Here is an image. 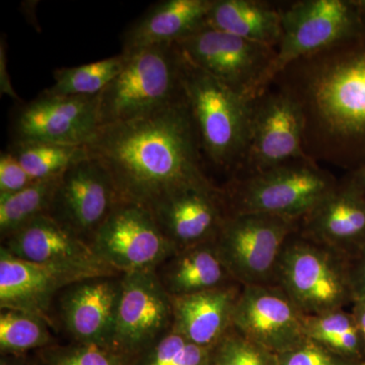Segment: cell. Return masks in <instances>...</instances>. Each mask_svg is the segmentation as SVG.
Listing matches in <instances>:
<instances>
[{
	"label": "cell",
	"instance_id": "f546056e",
	"mask_svg": "<svg viewBox=\"0 0 365 365\" xmlns=\"http://www.w3.org/2000/svg\"><path fill=\"white\" fill-rule=\"evenodd\" d=\"M210 348L190 343L170 331L129 360V365H210Z\"/></svg>",
	"mask_w": 365,
	"mask_h": 365
},
{
	"label": "cell",
	"instance_id": "8992f818",
	"mask_svg": "<svg viewBox=\"0 0 365 365\" xmlns=\"http://www.w3.org/2000/svg\"><path fill=\"white\" fill-rule=\"evenodd\" d=\"M275 284L304 316L353 304L349 259L307 239L299 230L285 244Z\"/></svg>",
	"mask_w": 365,
	"mask_h": 365
},
{
	"label": "cell",
	"instance_id": "484cf974",
	"mask_svg": "<svg viewBox=\"0 0 365 365\" xmlns=\"http://www.w3.org/2000/svg\"><path fill=\"white\" fill-rule=\"evenodd\" d=\"M7 150L19 160L34 181L58 178L72 165L88 157L86 145L36 141H13Z\"/></svg>",
	"mask_w": 365,
	"mask_h": 365
},
{
	"label": "cell",
	"instance_id": "30bf717a",
	"mask_svg": "<svg viewBox=\"0 0 365 365\" xmlns=\"http://www.w3.org/2000/svg\"><path fill=\"white\" fill-rule=\"evenodd\" d=\"M91 248L119 274L155 271L176 253L150 209L120 201L96 232Z\"/></svg>",
	"mask_w": 365,
	"mask_h": 365
},
{
	"label": "cell",
	"instance_id": "6da1fadb",
	"mask_svg": "<svg viewBox=\"0 0 365 365\" xmlns=\"http://www.w3.org/2000/svg\"><path fill=\"white\" fill-rule=\"evenodd\" d=\"M272 83L299 105L307 157L350 173L365 165V33L297 60Z\"/></svg>",
	"mask_w": 365,
	"mask_h": 365
},
{
	"label": "cell",
	"instance_id": "ffe728a7",
	"mask_svg": "<svg viewBox=\"0 0 365 365\" xmlns=\"http://www.w3.org/2000/svg\"><path fill=\"white\" fill-rule=\"evenodd\" d=\"M86 278L18 258L0 250V307L48 319L53 299L64 288ZM49 321V319H48Z\"/></svg>",
	"mask_w": 365,
	"mask_h": 365
},
{
	"label": "cell",
	"instance_id": "cb8c5ba5",
	"mask_svg": "<svg viewBox=\"0 0 365 365\" xmlns=\"http://www.w3.org/2000/svg\"><path fill=\"white\" fill-rule=\"evenodd\" d=\"M207 25L274 49L282 36L281 9L257 0H212Z\"/></svg>",
	"mask_w": 365,
	"mask_h": 365
},
{
	"label": "cell",
	"instance_id": "4316f807",
	"mask_svg": "<svg viewBox=\"0 0 365 365\" xmlns=\"http://www.w3.org/2000/svg\"><path fill=\"white\" fill-rule=\"evenodd\" d=\"M128 56L121 54L85 66L62 67L53 72L54 85L44 91L48 95L93 97L109 86L126 64Z\"/></svg>",
	"mask_w": 365,
	"mask_h": 365
},
{
	"label": "cell",
	"instance_id": "74e56055",
	"mask_svg": "<svg viewBox=\"0 0 365 365\" xmlns=\"http://www.w3.org/2000/svg\"><path fill=\"white\" fill-rule=\"evenodd\" d=\"M346 180L354 185L365 195V165L354 172L349 173V176L346 178Z\"/></svg>",
	"mask_w": 365,
	"mask_h": 365
},
{
	"label": "cell",
	"instance_id": "ac0fdd59",
	"mask_svg": "<svg viewBox=\"0 0 365 365\" xmlns=\"http://www.w3.org/2000/svg\"><path fill=\"white\" fill-rule=\"evenodd\" d=\"M122 275L86 278L62 290L60 316L73 342L114 349Z\"/></svg>",
	"mask_w": 365,
	"mask_h": 365
},
{
	"label": "cell",
	"instance_id": "83f0119b",
	"mask_svg": "<svg viewBox=\"0 0 365 365\" xmlns=\"http://www.w3.org/2000/svg\"><path fill=\"white\" fill-rule=\"evenodd\" d=\"M60 177L36 181L18 193L0 196L1 241L38 216L48 215Z\"/></svg>",
	"mask_w": 365,
	"mask_h": 365
},
{
	"label": "cell",
	"instance_id": "836d02e7",
	"mask_svg": "<svg viewBox=\"0 0 365 365\" xmlns=\"http://www.w3.org/2000/svg\"><path fill=\"white\" fill-rule=\"evenodd\" d=\"M34 180L9 150L0 155V196L18 193L33 184Z\"/></svg>",
	"mask_w": 365,
	"mask_h": 365
},
{
	"label": "cell",
	"instance_id": "f1b7e54d",
	"mask_svg": "<svg viewBox=\"0 0 365 365\" xmlns=\"http://www.w3.org/2000/svg\"><path fill=\"white\" fill-rule=\"evenodd\" d=\"M49 321L38 314L1 309L0 350L2 354L21 355L53 345Z\"/></svg>",
	"mask_w": 365,
	"mask_h": 365
},
{
	"label": "cell",
	"instance_id": "d6a6232c",
	"mask_svg": "<svg viewBox=\"0 0 365 365\" xmlns=\"http://www.w3.org/2000/svg\"><path fill=\"white\" fill-rule=\"evenodd\" d=\"M278 365H359L336 354L314 341L306 339L292 349L277 354Z\"/></svg>",
	"mask_w": 365,
	"mask_h": 365
},
{
	"label": "cell",
	"instance_id": "d4e9b609",
	"mask_svg": "<svg viewBox=\"0 0 365 365\" xmlns=\"http://www.w3.org/2000/svg\"><path fill=\"white\" fill-rule=\"evenodd\" d=\"M304 335L345 359L357 364L365 360L364 335L351 311L340 309L304 316Z\"/></svg>",
	"mask_w": 365,
	"mask_h": 365
},
{
	"label": "cell",
	"instance_id": "e575fe53",
	"mask_svg": "<svg viewBox=\"0 0 365 365\" xmlns=\"http://www.w3.org/2000/svg\"><path fill=\"white\" fill-rule=\"evenodd\" d=\"M353 302H365V249L350 259Z\"/></svg>",
	"mask_w": 365,
	"mask_h": 365
},
{
	"label": "cell",
	"instance_id": "ab89813d",
	"mask_svg": "<svg viewBox=\"0 0 365 365\" xmlns=\"http://www.w3.org/2000/svg\"><path fill=\"white\" fill-rule=\"evenodd\" d=\"M359 365H365V360H364V361L360 362V364Z\"/></svg>",
	"mask_w": 365,
	"mask_h": 365
},
{
	"label": "cell",
	"instance_id": "5b68a950",
	"mask_svg": "<svg viewBox=\"0 0 365 365\" xmlns=\"http://www.w3.org/2000/svg\"><path fill=\"white\" fill-rule=\"evenodd\" d=\"M339 182L312 160L230 180L223 190L228 213H264L300 220Z\"/></svg>",
	"mask_w": 365,
	"mask_h": 365
},
{
	"label": "cell",
	"instance_id": "f35d334b",
	"mask_svg": "<svg viewBox=\"0 0 365 365\" xmlns=\"http://www.w3.org/2000/svg\"><path fill=\"white\" fill-rule=\"evenodd\" d=\"M0 365H26L21 355L2 354Z\"/></svg>",
	"mask_w": 365,
	"mask_h": 365
},
{
	"label": "cell",
	"instance_id": "2e32d148",
	"mask_svg": "<svg viewBox=\"0 0 365 365\" xmlns=\"http://www.w3.org/2000/svg\"><path fill=\"white\" fill-rule=\"evenodd\" d=\"M2 244L6 251L23 260L81 277L123 275L103 263L88 242L48 215L38 216L26 223L2 240Z\"/></svg>",
	"mask_w": 365,
	"mask_h": 365
},
{
	"label": "cell",
	"instance_id": "7c38bea8",
	"mask_svg": "<svg viewBox=\"0 0 365 365\" xmlns=\"http://www.w3.org/2000/svg\"><path fill=\"white\" fill-rule=\"evenodd\" d=\"M119 202L109 170L88 155L61 175L48 215L91 245Z\"/></svg>",
	"mask_w": 365,
	"mask_h": 365
},
{
	"label": "cell",
	"instance_id": "d6986e66",
	"mask_svg": "<svg viewBox=\"0 0 365 365\" xmlns=\"http://www.w3.org/2000/svg\"><path fill=\"white\" fill-rule=\"evenodd\" d=\"M307 239L352 259L365 249V195L347 180L299 220Z\"/></svg>",
	"mask_w": 365,
	"mask_h": 365
},
{
	"label": "cell",
	"instance_id": "e0dca14e",
	"mask_svg": "<svg viewBox=\"0 0 365 365\" xmlns=\"http://www.w3.org/2000/svg\"><path fill=\"white\" fill-rule=\"evenodd\" d=\"M148 209L177 251L215 241L228 213L225 192L215 184L181 187Z\"/></svg>",
	"mask_w": 365,
	"mask_h": 365
},
{
	"label": "cell",
	"instance_id": "8d00e7d4",
	"mask_svg": "<svg viewBox=\"0 0 365 365\" xmlns=\"http://www.w3.org/2000/svg\"><path fill=\"white\" fill-rule=\"evenodd\" d=\"M351 312L359 323L365 342V302H353Z\"/></svg>",
	"mask_w": 365,
	"mask_h": 365
},
{
	"label": "cell",
	"instance_id": "7402d4cb",
	"mask_svg": "<svg viewBox=\"0 0 365 365\" xmlns=\"http://www.w3.org/2000/svg\"><path fill=\"white\" fill-rule=\"evenodd\" d=\"M212 0H165L150 7L122 35V53L176 44L207 25Z\"/></svg>",
	"mask_w": 365,
	"mask_h": 365
},
{
	"label": "cell",
	"instance_id": "7a4b0ae2",
	"mask_svg": "<svg viewBox=\"0 0 365 365\" xmlns=\"http://www.w3.org/2000/svg\"><path fill=\"white\" fill-rule=\"evenodd\" d=\"M86 146L109 170L120 201L150 208L174 190L215 184L186 97L131 121L100 127Z\"/></svg>",
	"mask_w": 365,
	"mask_h": 365
},
{
	"label": "cell",
	"instance_id": "ba28073f",
	"mask_svg": "<svg viewBox=\"0 0 365 365\" xmlns=\"http://www.w3.org/2000/svg\"><path fill=\"white\" fill-rule=\"evenodd\" d=\"M299 220L264 213H227L215 240L220 259L242 287L275 284L278 263Z\"/></svg>",
	"mask_w": 365,
	"mask_h": 365
},
{
	"label": "cell",
	"instance_id": "3957f363",
	"mask_svg": "<svg viewBox=\"0 0 365 365\" xmlns=\"http://www.w3.org/2000/svg\"><path fill=\"white\" fill-rule=\"evenodd\" d=\"M182 83L203 158L232 179L241 169L248 148L253 100L184 57Z\"/></svg>",
	"mask_w": 365,
	"mask_h": 365
},
{
	"label": "cell",
	"instance_id": "4fadbf2b",
	"mask_svg": "<svg viewBox=\"0 0 365 365\" xmlns=\"http://www.w3.org/2000/svg\"><path fill=\"white\" fill-rule=\"evenodd\" d=\"M172 299L155 271L122 275L114 350L129 360L172 331Z\"/></svg>",
	"mask_w": 365,
	"mask_h": 365
},
{
	"label": "cell",
	"instance_id": "603a6c76",
	"mask_svg": "<svg viewBox=\"0 0 365 365\" xmlns=\"http://www.w3.org/2000/svg\"><path fill=\"white\" fill-rule=\"evenodd\" d=\"M155 273L170 297L239 284L220 259L215 241L179 250Z\"/></svg>",
	"mask_w": 365,
	"mask_h": 365
},
{
	"label": "cell",
	"instance_id": "9a60e30c",
	"mask_svg": "<svg viewBox=\"0 0 365 365\" xmlns=\"http://www.w3.org/2000/svg\"><path fill=\"white\" fill-rule=\"evenodd\" d=\"M232 329L275 354L307 339L304 314L276 284L242 287L232 316Z\"/></svg>",
	"mask_w": 365,
	"mask_h": 365
},
{
	"label": "cell",
	"instance_id": "8fae6325",
	"mask_svg": "<svg viewBox=\"0 0 365 365\" xmlns=\"http://www.w3.org/2000/svg\"><path fill=\"white\" fill-rule=\"evenodd\" d=\"M295 160H311L304 150V119L299 105L277 86L266 88L253 100L248 148L232 179Z\"/></svg>",
	"mask_w": 365,
	"mask_h": 365
},
{
	"label": "cell",
	"instance_id": "1f68e13d",
	"mask_svg": "<svg viewBox=\"0 0 365 365\" xmlns=\"http://www.w3.org/2000/svg\"><path fill=\"white\" fill-rule=\"evenodd\" d=\"M210 365H278L277 354L230 329L211 348Z\"/></svg>",
	"mask_w": 365,
	"mask_h": 365
},
{
	"label": "cell",
	"instance_id": "4dcf8cb0",
	"mask_svg": "<svg viewBox=\"0 0 365 365\" xmlns=\"http://www.w3.org/2000/svg\"><path fill=\"white\" fill-rule=\"evenodd\" d=\"M39 365H129L123 355L111 348L71 343L51 345L38 352Z\"/></svg>",
	"mask_w": 365,
	"mask_h": 365
},
{
	"label": "cell",
	"instance_id": "277c9868",
	"mask_svg": "<svg viewBox=\"0 0 365 365\" xmlns=\"http://www.w3.org/2000/svg\"><path fill=\"white\" fill-rule=\"evenodd\" d=\"M127 56L123 69L98 96L100 127L146 116L184 97L182 56L176 44Z\"/></svg>",
	"mask_w": 365,
	"mask_h": 365
},
{
	"label": "cell",
	"instance_id": "5bb4252c",
	"mask_svg": "<svg viewBox=\"0 0 365 365\" xmlns=\"http://www.w3.org/2000/svg\"><path fill=\"white\" fill-rule=\"evenodd\" d=\"M98 96L66 97L43 91L14 112L11 122L14 143L88 145L100 129Z\"/></svg>",
	"mask_w": 365,
	"mask_h": 365
},
{
	"label": "cell",
	"instance_id": "d590c367",
	"mask_svg": "<svg viewBox=\"0 0 365 365\" xmlns=\"http://www.w3.org/2000/svg\"><path fill=\"white\" fill-rule=\"evenodd\" d=\"M4 40V38L2 37L1 44H0V91H1L2 95H7L14 100H19L18 95L11 85L9 72H7L6 44Z\"/></svg>",
	"mask_w": 365,
	"mask_h": 365
},
{
	"label": "cell",
	"instance_id": "44dd1931",
	"mask_svg": "<svg viewBox=\"0 0 365 365\" xmlns=\"http://www.w3.org/2000/svg\"><path fill=\"white\" fill-rule=\"evenodd\" d=\"M242 285L232 284L198 294L170 297L172 331L190 343L213 348L232 329Z\"/></svg>",
	"mask_w": 365,
	"mask_h": 365
},
{
	"label": "cell",
	"instance_id": "52a82bcc",
	"mask_svg": "<svg viewBox=\"0 0 365 365\" xmlns=\"http://www.w3.org/2000/svg\"><path fill=\"white\" fill-rule=\"evenodd\" d=\"M282 36L263 91L297 60L365 33V11L359 0H302L281 9Z\"/></svg>",
	"mask_w": 365,
	"mask_h": 365
},
{
	"label": "cell",
	"instance_id": "9c48e42d",
	"mask_svg": "<svg viewBox=\"0 0 365 365\" xmlns=\"http://www.w3.org/2000/svg\"><path fill=\"white\" fill-rule=\"evenodd\" d=\"M182 57L245 97L263 93L276 49L205 25L176 43Z\"/></svg>",
	"mask_w": 365,
	"mask_h": 365
}]
</instances>
